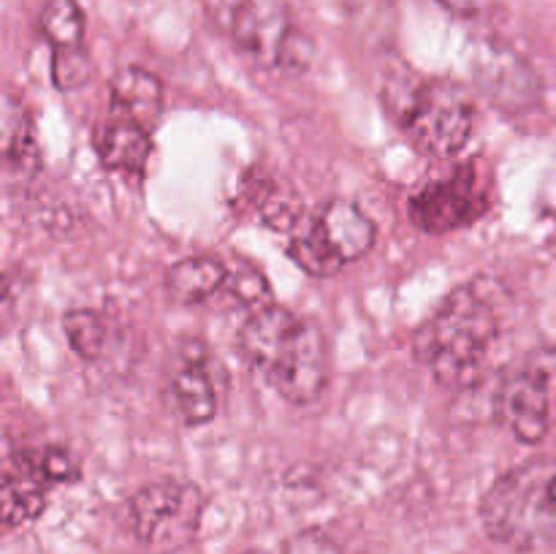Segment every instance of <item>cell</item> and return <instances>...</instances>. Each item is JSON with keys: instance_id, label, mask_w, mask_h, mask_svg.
<instances>
[{"instance_id": "obj_15", "label": "cell", "mask_w": 556, "mask_h": 554, "mask_svg": "<svg viewBox=\"0 0 556 554\" xmlns=\"http://www.w3.org/2000/svg\"><path fill=\"white\" fill-rule=\"evenodd\" d=\"M47 508V481L27 470L25 465L16 462V467H9L3 473V489H0V516L3 527H20L25 521H33Z\"/></svg>"}, {"instance_id": "obj_1", "label": "cell", "mask_w": 556, "mask_h": 554, "mask_svg": "<svg viewBox=\"0 0 556 554\" xmlns=\"http://www.w3.org/2000/svg\"><path fill=\"white\" fill-rule=\"evenodd\" d=\"M239 351L266 383L293 405L318 400L329 380V348L318 324L269 302L250 310Z\"/></svg>"}, {"instance_id": "obj_10", "label": "cell", "mask_w": 556, "mask_h": 554, "mask_svg": "<svg viewBox=\"0 0 556 554\" xmlns=\"http://www.w3.org/2000/svg\"><path fill=\"white\" fill-rule=\"evenodd\" d=\"M168 405L188 427L217 416V364L199 340L179 348L177 369L168 380Z\"/></svg>"}, {"instance_id": "obj_16", "label": "cell", "mask_w": 556, "mask_h": 554, "mask_svg": "<svg viewBox=\"0 0 556 554\" xmlns=\"http://www.w3.org/2000/svg\"><path fill=\"white\" fill-rule=\"evenodd\" d=\"M14 109L9 106L5 112V134H3V166H5V179H27L36 174L38 166V150L36 139H33L30 119L25 117V112H20L14 117Z\"/></svg>"}, {"instance_id": "obj_19", "label": "cell", "mask_w": 556, "mask_h": 554, "mask_svg": "<svg viewBox=\"0 0 556 554\" xmlns=\"http://www.w3.org/2000/svg\"><path fill=\"white\" fill-rule=\"evenodd\" d=\"M16 462L25 465L30 473H36L47 483H65L79 478V465H76V459L65 449H43L38 454H20Z\"/></svg>"}, {"instance_id": "obj_14", "label": "cell", "mask_w": 556, "mask_h": 554, "mask_svg": "<svg viewBox=\"0 0 556 554\" xmlns=\"http://www.w3.org/2000/svg\"><path fill=\"white\" fill-rule=\"evenodd\" d=\"M244 193L250 196L261 221L275 231L291 234L307 215L299 196L280 179H271L266 174H250L248 182H244Z\"/></svg>"}, {"instance_id": "obj_17", "label": "cell", "mask_w": 556, "mask_h": 554, "mask_svg": "<svg viewBox=\"0 0 556 554\" xmlns=\"http://www.w3.org/2000/svg\"><path fill=\"white\" fill-rule=\"evenodd\" d=\"M41 30L52 49L85 47V16L76 0H49L41 11Z\"/></svg>"}, {"instance_id": "obj_4", "label": "cell", "mask_w": 556, "mask_h": 554, "mask_svg": "<svg viewBox=\"0 0 556 554\" xmlns=\"http://www.w3.org/2000/svg\"><path fill=\"white\" fill-rule=\"evenodd\" d=\"M386 106L402 134L427 158H456L476 128V103L465 87L443 79H394Z\"/></svg>"}, {"instance_id": "obj_22", "label": "cell", "mask_w": 556, "mask_h": 554, "mask_svg": "<svg viewBox=\"0 0 556 554\" xmlns=\"http://www.w3.org/2000/svg\"><path fill=\"white\" fill-rule=\"evenodd\" d=\"M286 554H337V546L324 532H302L286 543Z\"/></svg>"}, {"instance_id": "obj_8", "label": "cell", "mask_w": 556, "mask_h": 554, "mask_svg": "<svg viewBox=\"0 0 556 554\" xmlns=\"http://www.w3.org/2000/svg\"><path fill=\"white\" fill-rule=\"evenodd\" d=\"M212 14L231 41L264 68L307 63V38L299 36L282 0H215Z\"/></svg>"}, {"instance_id": "obj_21", "label": "cell", "mask_w": 556, "mask_h": 554, "mask_svg": "<svg viewBox=\"0 0 556 554\" xmlns=\"http://www.w3.org/2000/svg\"><path fill=\"white\" fill-rule=\"evenodd\" d=\"M226 288L233 293V297L242 299L244 304H250V310L264 307V304L271 302V291L264 272L253 269V266L248 264H239L237 269H228Z\"/></svg>"}, {"instance_id": "obj_2", "label": "cell", "mask_w": 556, "mask_h": 554, "mask_svg": "<svg viewBox=\"0 0 556 554\" xmlns=\"http://www.w3.org/2000/svg\"><path fill=\"white\" fill-rule=\"evenodd\" d=\"M500 304L483 280L448 293L416 335V353L429 373L451 389H470L486 375L500 340Z\"/></svg>"}, {"instance_id": "obj_18", "label": "cell", "mask_w": 556, "mask_h": 554, "mask_svg": "<svg viewBox=\"0 0 556 554\" xmlns=\"http://www.w3.org/2000/svg\"><path fill=\"white\" fill-rule=\"evenodd\" d=\"M63 329L74 353L85 358V362H96V358H101L106 353V324L92 310H71V313H65Z\"/></svg>"}, {"instance_id": "obj_11", "label": "cell", "mask_w": 556, "mask_h": 554, "mask_svg": "<svg viewBox=\"0 0 556 554\" xmlns=\"http://www.w3.org/2000/svg\"><path fill=\"white\" fill-rule=\"evenodd\" d=\"M96 147L101 161L117 172H141L152 152L150 130L130 117L103 125Z\"/></svg>"}, {"instance_id": "obj_20", "label": "cell", "mask_w": 556, "mask_h": 554, "mask_svg": "<svg viewBox=\"0 0 556 554\" xmlns=\"http://www.w3.org/2000/svg\"><path fill=\"white\" fill-rule=\"evenodd\" d=\"M52 79L54 87L65 92L85 87L87 79H90V54H87V49H54Z\"/></svg>"}, {"instance_id": "obj_3", "label": "cell", "mask_w": 556, "mask_h": 554, "mask_svg": "<svg viewBox=\"0 0 556 554\" xmlns=\"http://www.w3.org/2000/svg\"><path fill=\"white\" fill-rule=\"evenodd\" d=\"M481 521L494 543L514 552H538L556 543V459L514 467L489 487Z\"/></svg>"}, {"instance_id": "obj_5", "label": "cell", "mask_w": 556, "mask_h": 554, "mask_svg": "<svg viewBox=\"0 0 556 554\" xmlns=\"http://www.w3.org/2000/svg\"><path fill=\"white\" fill-rule=\"evenodd\" d=\"M375 239L378 228L353 201H329L293 228L291 255L309 275L331 277L348 261L367 255Z\"/></svg>"}, {"instance_id": "obj_6", "label": "cell", "mask_w": 556, "mask_h": 554, "mask_svg": "<svg viewBox=\"0 0 556 554\" xmlns=\"http://www.w3.org/2000/svg\"><path fill=\"white\" fill-rule=\"evenodd\" d=\"M494 413L521 443L546 438L556 413V348H532L505 369L494 391Z\"/></svg>"}, {"instance_id": "obj_13", "label": "cell", "mask_w": 556, "mask_h": 554, "mask_svg": "<svg viewBox=\"0 0 556 554\" xmlns=\"http://www.w3.org/2000/svg\"><path fill=\"white\" fill-rule=\"evenodd\" d=\"M112 101L125 117L136 119L144 128L155 123L163 106V87L155 74L144 68H123L112 79Z\"/></svg>"}, {"instance_id": "obj_9", "label": "cell", "mask_w": 556, "mask_h": 554, "mask_svg": "<svg viewBox=\"0 0 556 554\" xmlns=\"http://www.w3.org/2000/svg\"><path fill=\"white\" fill-rule=\"evenodd\" d=\"M492 206V177L481 161L459 163L413 193L410 221L427 234H451L481 221Z\"/></svg>"}, {"instance_id": "obj_12", "label": "cell", "mask_w": 556, "mask_h": 554, "mask_svg": "<svg viewBox=\"0 0 556 554\" xmlns=\"http://www.w3.org/2000/svg\"><path fill=\"white\" fill-rule=\"evenodd\" d=\"M228 266L212 255H190L166 272V291L174 302L195 304L226 286Z\"/></svg>"}, {"instance_id": "obj_7", "label": "cell", "mask_w": 556, "mask_h": 554, "mask_svg": "<svg viewBox=\"0 0 556 554\" xmlns=\"http://www.w3.org/2000/svg\"><path fill=\"white\" fill-rule=\"evenodd\" d=\"M204 508V492L195 483L163 478V481L147 483L130 498V530L150 552H182L199 536Z\"/></svg>"}, {"instance_id": "obj_23", "label": "cell", "mask_w": 556, "mask_h": 554, "mask_svg": "<svg viewBox=\"0 0 556 554\" xmlns=\"http://www.w3.org/2000/svg\"><path fill=\"white\" fill-rule=\"evenodd\" d=\"M554 217H556V201H554Z\"/></svg>"}]
</instances>
